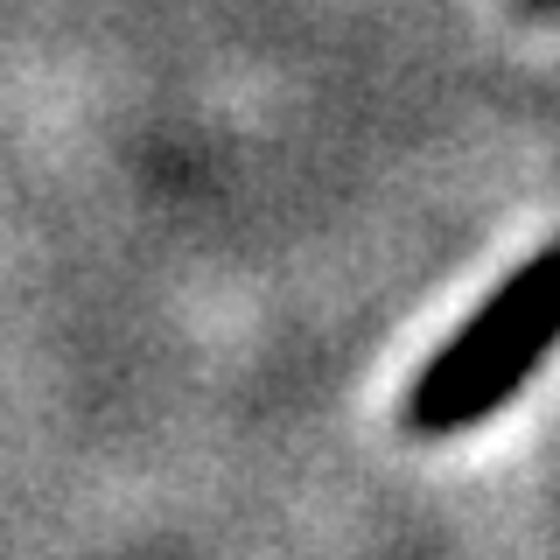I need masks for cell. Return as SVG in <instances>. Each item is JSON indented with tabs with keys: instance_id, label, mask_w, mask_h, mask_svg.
Masks as SVG:
<instances>
[{
	"instance_id": "7a4b0ae2",
	"label": "cell",
	"mask_w": 560,
	"mask_h": 560,
	"mask_svg": "<svg viewBox=\"0 0 560 560\" xmlns=\"http://www.w3.org/2000/svg\"><path fill=\"white\" fill-rule=\"evenodd\" d=\"M525 8H560V0H525Z\"/></svg>"
},
{
	"instance_id": "6da1fadb",
	"label": "cell",
	"mask_w": 560,
	"mask_h": 560,
	"mask_svg": "<svg viewBox=\"0 0 560 560\" xmlns=\"http://www.w3.org/2000/svg\"><path fill=\"white\" fill-rule=\"evenodd\" d=\"M553 343H560V245L533 253L428 358V372H420L413 393H407V428L413 434L477 428V420H490L525 378L539 372V358H547Z\"/></svg>"
}]
</instances>
